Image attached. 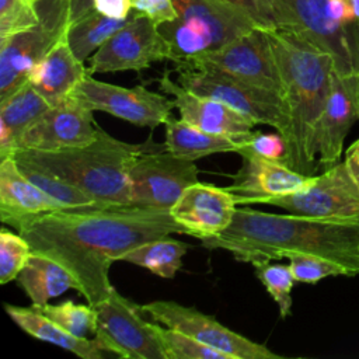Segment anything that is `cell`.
I'll use <instances>...</instances> for the list:
<instances>
[{
	"instance_id": "5b68a950",
	"label": "cell",
	"mask_w": 359,
	"mask_h": 359,
	"mask_svg": "<svg viewBox=\"0 0 359 359\" xmlns=\"http://www.w3.org/2000/svg\"><path fill=\"white\" fill-rule=\"evenodd\" d=\"M174 7L177 18L157 25L174 65L216 50L259 28L247 14L223 0H174Z\"/></svg>"
},
{
	"instance_id": "836d02e7",
	"label": "cell",
	"mask_w": 359,
	"mask_h": 359,
	"mask_svg": "<svg viewBox=\"0 0 359 359\" xmlns=\"http://www.w3.org/2000/svg\"><path fill=\"white\" fill-rule=\"evenodd\" d=\"M41 22V11L32 0H0V39L27 31Z\"/></svg>"
},
{
	"instance_id": "9c48e42d",
	"label": "cell",
	"mask_w": 359,
	"mask_h": 359,
	"mask_svg": "<svg viewBox=\"0 0 359 359\" xmlns=\"http://www.w3.org/2000/svg\"><path fill=\"white\" fill-rule=\"evenodd\" d=\"M95 311L94 338L107 352L123 359H167L154 323H149L140 306L115 286Z\"/></svg>"
},
{
	"instance_id": "d590c367",
	"label": "cell",
	"mask_w": 359,
	"mask_h": 359,
	"mask_svg": "<svg viewBox=\"0 0 359 359\" xmlns=\"http://www.w3.org/2000/svg\"><path fill=\"white\" fill-rule=\"evenodd\" d=\"M247 147L258 156L285 163L286 143L283 136L279 132L276 133L252 132Z\"/></svg>"
},
{
	"instance_id": "74e56055",
	"label": "cell",
	"mask_w": 359,
	"mask_h": 359,
	"mask_svg": "<svg viewBox=\"0 0 359 359\" xmlns=\"http://www.w3.org/2000/svg\"><path fill=\"white\" fill-rule=\"evenodd\" d=\"M132 8L150 17L157 25L177 18L174 0H130Z\"/></svg>"
},
{
	"instance_id": "83f0119b",
	"label": "cell",
	"mask_w": 359,
	"mask_h": 359,
	"mask_svg": "<svg viewBox=\"0 0 359 359\" xmlns=\"http://www.w3.org/2000/svg\"><path fill=\"white\" fill-rule=\"evenodd\" d=\"M129 18L130 15L128 18H112L94 10L67 27V42L74 55L81 62H86L118 29H121Z\"/></svg>"
},
{
	"instance_id": "d6a6232c",
	"label": "cell",
	"mask_w": 359,
	"mask_h": 359,
	"mask_svg": "<svg viewBox=\"0 0 359 359\" xmlns=\"http://www.w3.org/2000/svg\"><path fill=\"white\" fill-rule=\"evenodd\" d=\"M32 254L29 243L17 231L3 227L0 231V283L15 280Z\"/></svg>"
},
{
	"instance_id": "2e32d148",
	"label": "cell",
	"mask_w": 359,
	"mask_h": 359,
	"mask_svg": "<svg viewBox=\"0 0 359 359\" xmlns=\"http://www.w3.org/2000/svg\"><path fill=\"white\" fill-rule=\"evenodd\" d=\"M94 111L73 94L50 105L15 142V150H62L88 144L97 137Z\"/></svg>"
},
{
	"instance_id": "277c9868",
	"label": "cell",
	"mask_w": 359,
	"mask_h": 359,
	"mask_svg": "<svg viewBox=\"0 0 359 359\" xmlns=\"http://www.w3.org/2000/svg\"><path fill=\"white\" fill-rule=\"evenodd\" d=\"M151 136L143 143L122 142L98 126L88 144L62 150H15L13 157L39 165L83 191L97 205H125L130 201L129 170L136 157L161 149Z\"/></svg>"
},
{
	"instance_id": "44dd1931",
	"label": "cell",
	"mask_w": 359,
	"mask_h": 359,
	"mask_svg": "<svg viewBox=\"0 0 359 359\" xmlns=\"http://www.w3.org/2000/svg\"><path fill=\"white\" fill-rule=\"evenodd\" d=\"M63 208L27 178L13 156L0 158V220L3 224L15 229L25 217Z\"/></svg>"
},
{
	"instance_id": "484cf974",
	"label": "cell",
	"mask_w": 359,
	"mask_h": 359,
	"mask_svg": "<svg viewBox=\"0 0 359 359\" xmlns=\"http://www.w3.org/2000/svg\"><path fill=\"white\" fill-rule=\"evenodd\" d=\"M15 282L35 307L49 303L50 299L70 289H77L74 278L60 264L34 251Z\"/></svg>"
},
{
	"instance_id": "f35d334b",
	"label": "cell",
	"mask_w": 359,
	"mask_h": 359,
	"mask_svg": "<svg viewBox=\"0 0 359 359\" xmlns=\"http://www.w3.org/2000/svg\"><path fill=\"white\" fill-rule=\"evenodd\" d=\"M94 10L112 18H128L132 13L130 0H93Z\"/></svg>"
},
{
	"instance_id": "6da1fadb",
	"label": "cell",
	"mask_w": 359,
	"mask_h": 359,
	"mask_svg": "<svg viewBox=\"0 0 359 359\" xmlns=\"http://www.w3.org/2000/svg\"><path fill=\"white\" fill-rule=\"evenodd\" d=\"M15 230L34 252L60 264L94 307L114 289L109 268L115 261L146 241L187 234L168 209L136 203L63 208L25 217Z\"/></svg>"
},
{
	"instance_id": "4fadbf2b",
	"label": "cell",
	"mask_w": 359,
	"mask_h": 359,
	"mask_svg": "<svg viewBox=\"0 0 359 359\" xmlns=\"http://www.w3.org/2000/svg\"><path fill=\"white\" fill-rule=\"evenodd\" d=\"M198 181L195 161L181 158L164 147L147 150L136 157L129 170L130 201L170 210L181 194Z\"/></svg>"
},
{
	"instance_id": "f546056e",
	"label": "cell",
	"mask_w": 359,
	"mask_h": 359,
	"mask_svg": "<svg viewBox=\"0 0 359 359\" xmlns=\"http://www.w3.org/2000/svg\"><path fill=\"white\" fill-rule=\"evenodd\" d=\"M35 309L73 335L87 337L95 332L97 311L91 304H76L72 300H65L57 304L46 303Z\"/></svg>"
},
{
	"instance_id": "9a60e30c",
	"label": "cell",
	"mask_w": 359,
	"mask_h": 359,
	"mask_svg": "<svg viewBox=\"0 0 359 359\" xmlns=\"http://www.w3.org/2000/svg\"><path fill=\"white\" fill-rule=\"evenodd\" d=\"M175 65L212 67L257 87L280 94L282 84L268 31L254 28L227 45Z\"/></svg>"
},
{
	"instance_id": "e575fe53",
	"label": "cell",
	"mask_w": 359,
	"mask_h": 359,
	"mask_svg": "<svg viewBox=\"0 0 359 359\" xmlns=\"http://www.w3.org/2000/svg\"><path fill=\"white\" fill-rule=\"evenodd\" d=\"M290 271L296 282L314 285L328 276H349L342 265L314 254H292L287 257Z\"/></svg>"
},
{
	"instance_id": "d6986e66",
	"label": "cell",
	"mask_w": 359,
	"mask_h": 359,
	"mask_svg": "<svg viewBox=\"0 0 359 359\" xmlns=\"http://www.w3.org/2000/svg\"><path fill=\"white\" fill-rule=\"evenodd\" d=\"M236 210V195L227 187L198 181L181 194L170 213L187 234L206 240L223 233L233 222Z\"/></svg>"
},
{
	"instance_id": "ac0fdd59",
	"label": "cell",
	"mask_w": 359,
	"mask_h": 359,
	"mask_svg": "<svg viewBox=\"0 0 359 359\" xmlns=\"http://www.w3.org/2000/svg\"><path fill=\"white\" fill-rule=\"evenodd\" d=\"M247 144L237 151L241 156V167L227 187L236 195L237 205H261L268 198L294 194L313 182L314 175H304L283 161L258 156Z\"/></svg>"
},
{
	"instance_id": "8d00e7d4",
	"label": "cell",
	"mask_w": 359,
	"mask_h": 359,
	"mask_svg": "<svg viewBox=\"0 0 359 359\" xmlns=\"http://www.w3.org/2000/svg\"><path fill=\"white\" fill-rule=\"evenodd\" d=\"M247 14L259 28L276 29L271 0H223Z\"/></svg>"
},
{
	"instance_id": "7a4b0ae2",
	"label": "cell",
	"mask_w": 359,
	"mask_h": 359,
	"mask_svg": "<svg viewBox=\"0 0 359 359\" xmlns=\"http://www.w3.org/2000/svg\"><path fill=\"white\" fill-rule=\"evenodd\" d=\"M206 248L229 251L252 265L292 254H314L359 273V222L317 219L237 209L230 226L216 237L201 240Z\"/></svg>"
},
{
	"instance_id": "4dcf8cb0",
	"label": "cell",
	"mask_w": 359,
	"mask_h": 359,
	"mask_svg": "<svg viewBox=\"0 0 359 359\" xmlns=\"http://www.w3.org/2000/svg\"><path fill=\"white\" fill-rule=\"evenodd\" d=\"M255 276L264 285L266 292L275 300L282 318L290 316L292 311V289L296 279L289 265L271 264L269 261L258 262L254 265Z\"/></svg>"
},
{
	"instance_id": "3957f363",
	"label": "cell",
	"mask_w": 359,
	"mask_h": 359,
	"mask_svg": "<svg viewBox=\"0 0 359 359\" xmlns=\"http://www.w3.org/2000/svg\"><path fill=\"white\" fill-rule=\"evenodd\" d=\"M280 77L286 116L285 164L304 175H316V129L325 105L335 63L332 56L304 39L283 31L266 29Z\"/></svg>"
},
{
	"instance_id": "b9f144b4",
	"label": "cell",
	"mask_w": 359,
	"mask_h": 359,
	"mask_svg": "<svg viewBox=\"0 0 359 359\" xmlns=\"http://www.w3.org/2000/svg\"><path fill=\"white\" fill-rule=\"evenodd\" d=\"M32 1H34V3H36V1H38V0H32Z\"/></svg>"
},
{
	"instance_id": "60d3db41",
	"label": "cell",
	"mask_w": 359,
	"mask_h": 359,
	"mask_svg": "<svg viewBox=\"0 0 359 359\" xmlns=\"http://www.w3.org/2000/svg\"><path fill=\"white\" fill-rule=\"evenodd\" d=\"M351 177L353 178L355 184L359 187V139L353 142L346 153H345V160H344Z\"/></svg>"
},
{
	"instance_id": "e0dca14e",
	"label": "cell",
	"mask_w": 359,
	"mask_h": 359,
	"mask_svg": "<svg viewBox=\"0 0 359 359\" xmlns=\"http://www.w3.org/2000/svg\"><path fill=\"white\" fill-rule=\"evenodd\" d=\"M355 121H359V73L339 74L334 70L316 129L318 167L328 168L338 163L345 137Z\"/></svg>"
},
{
	"instance_id": "f1b7e54d",
	"label": "cell",
	"mask_w": 359,
	"mask_h": 359,
	"mask_svg": "<svg viewBox=\"0 0 359 359\" xmlns=\"http://www.w3.org/2000/svg\"><path fill=\"white\" fill-rule=\"evenodd\" d=\"M20 170L29 178L36 187H39L49 196L56 199L65 208H87V206H100L88 195H86L79 188L62 180L59 175L35 165L32 163L17 160Z\"/></svg>"
},
{
	"instance_id": "4316f807",
	"label": "cell",
	"mask_w": 359,
	"mask_h": 359,
	"mask_svg": "<svg viewBox=\"0 0 359 359\" xmlns=\"http://www.w3.org/2000/svg\"><path fill=\"white\" fill-rule=\"evenodd\" d=\"M188 250L189 244L170 236H164L146 241L128 251L121 261L146 268L160 278L172 279L181 269L182 258Z\"/></svg>"
},
{
	"instance_id": "ab89813d",
	"label": "cell",
	"mask_w": 359,
	"mask_h": 359,
	"mask_svg": "<svg viewBox=\"0 0 359 359\" xmlns=\"http://www.w3.org/2000/svg\"><path fill=\"white\" fill-rule=\"evenodd\" d=\"M94 11L93 0H67V14H69V25L83 18L88 13Z\"/></svg>"
},
{
	"instance_id": "30bf717a",
	"label": "cell",
	"mask_w": 359,
	"mask_h": 359,
	"mask_svg": "<svg viewBox=\"0 0 359 359\" xmlns=\"http://www.w3.org/2000/svg\"><path fill=\"white\" fill-rule=\"evenodd\" d=\"M140 309L153 321L164 327L180 330L224 353L229 359H283L282 355L272 352L264 344L254 342L231 331L215 317L195 307L171 300H156L142 304Z\"/></svg>"
},
{
	"instance_id": "603a6c76",
	"label": "cell",
	"mask_w": 359,
	"mask_h": 359,
	"mask_svg": "<svg viewBox=\"0 0 359 359\" xmlns=\"http://www.w3.org/2000/svg\"><path fill=\"white\" fill-rule=\"evenodd\" d=\"M7 316L28 335L55 344L81 359H104L107 351L95 338L77 337L62 328L59 324L43 316L34 306L22 307L4 303Z\"/></svg>"
},
{
	"instance_id": "1f68e13d",
	"label": "cell",
	"mask_w": 359,
	"mask_h": 359,
	"mask_svg": "<svg viewBox=\"0 0 359 359\" xmlns=\"http://www.w3.org/2000/svg\"><path fill=\"white\" fill-rule=\"evenodd\" d=\"M154 328L167 359H229L224 353L180 330L158 325L156 321Z\"/></svg>"
},
{
	"instance_id": "7402d4cb",
	"label": "cell",
	"mask_w": 359,
	"mask_h": 359,
	"mask_svg": "<svg viewBox=\"0 0 359 359\" xmlns=\"http://www.w3.org/2000/svg\"><path fill=\"white\" fill-rule=\"evenodd\" d=\"M87 74L84 62L74 55L65 34L36 63L28 81L53 105L69 97Z\"/></svg>"
},
{
	"instance_id": "7c38bea8",
	"label": "cell",
	"mask_w": 359,
	"mask_h": 359,
	"mask_svg": "<svg viewBox=\"0 0 359 359\" xmlns=\"http://www.w3.org/2000/svg\"><path fill=\"white\" fill-rule=\"evenodd\" d=\"M170 59V46L157 24L146 14L132 10L128 22L90 56L87 70L88 74L140 72L154 62Z\"/></svg>"
},
{
	"instance_id": "52a82bcc",
	"label": "cell",
	"mask_w": 359,
	"mask_h": 359,
	"mask_svg": "<svg viewBox=\"0 0 359 359\" xmlns=\"http://www.w3.org/2000/svg\"><path fill=\"white\" fill-rule=\"evenodd\" d=\"M41 22L0 39V101L21 87L36 63L66 34L67 0H38Z\"/></svg>"
},
{
	"instance_id": "ba28073f",
	"label": "cell",
	"mask_w": 359,
	"mask_h": 359,
	"mask_svg": "<svg viewBox=\"0 0 359 359\" xmlns=\"http://www.w3.org/2000/svg\"><path fill=\"white\" fill-rule=\"evenodd\" d=\"M175 72L178 83L189 91L222 101L254 119L257 125L272 126L283 135L286 116L280 94L252 86L212 67L175 65Z\"/></svg>"
},
{
	"instance_id": "5bb4252c",
	"label": "cell",
	"mask_w": 359,
	"mask_h": 359,
	"mask_svg": "<svg viewBox=\"0 0 359 359\" xmlns=\"http://www.w3.org/2000/svg\"><path fill=\"white\" fill-rule=\"evenodd\" d=\"M91 111L107 112L132 125L154 129L164 125L175 108L174 100L143 86L132 88L100 81L87 74L72 93Z\"/></svg>"
},
{
	"instance_id": "d4e9b609",
	"label": "cell",
	"mask_w": 359,
	"mask_h": 359,
	"mask_svg": "<svg viewBox=\"0 0 359 359\" xmlns=\"http://www.w3.org/2000/svg\"><path fill=\"white\" fill-rule=\"evenodd\" d=\"M49 108L29 81L0 101V158L13 156L18 137Z\"/></svg>"
},
{
	"instance_id": "8fae6325",
	"label": "cell",
	"mask_w": 359,
	"mask_h": 359,
	"mask_svg": "<svg viewBox=\"0 0 359 359\" xmlns=\"http://www.w3.org/2000/svg\"><path fill=\"white\" fill-rule=\"evenodd\" d=\"M261 205L276 206L300 216L359 222V187L342 161L314 175L313 182L304 189L268 198Z\"/></svg>"
},
{
	"instance_id": "ffe728a7",
	"label": "cell",
	"mask_w": 359,
	"mask_h": 359,
	"mask_svg": "<svg viewBox=\"0 0 359 359\" xmlns=\"http://www.w3.org/2000/svg\"><path fill=\"white\" fill-rule=\"evenodd\" d=\"M158 88L172 97L182 121L205 132L233 137L248 136L254 132L252 129L257 125L254 119L222 101L189 91L174 81L170 72H164L158 79Z\"/></svg>"
},
{
	"instance_id": "cb8c5ba5",
	"label": "cell",
	"mask_w": 359,
	"mask_h": 359,
	"mask_svg": "<svg viewBox=\"0 0 359 359\" xmlns=\"http://www.w3.org/2000/svg\"><path fill=\"white\" fill-rule=\"evenodd\" d=\"M165 126V140L164 149L181 158L199 160L202 157L216 154V153H237L244 147L250 139L248 136L233 137L224 135H215L205 132L181 118L177 119L172 114L164 122Z\"/></svg>"
},
{
	"instance_id": "8992f818",
	"label": "cell",
	"mask_w": 359,
	"mask_h": 359,
	"mask_svg": "<svg viewBox=\"0 0 359 359\" xmlns=\"http://www.w3.org/2000/svg\"><path fill=\"white\" fill-rule=\"evenodd\" d=\"M276 29L294 32L328 52L339 74L359 73V24L338 21L330 0H271Z\"/></svg>"
}]
</instances>
